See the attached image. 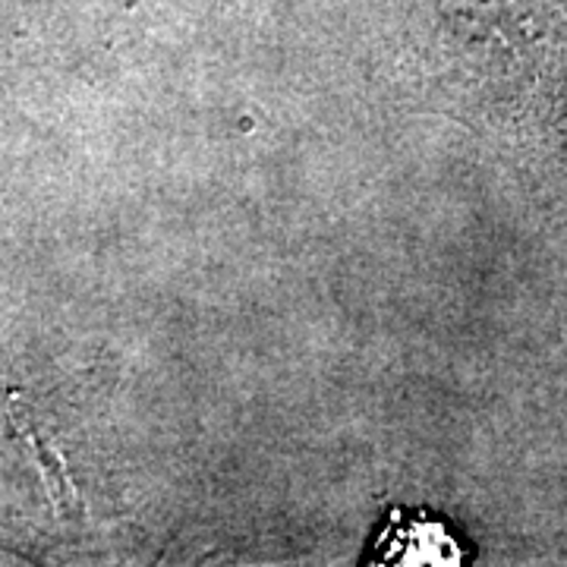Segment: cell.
Returning <instances> with one entry per match:
<instances>
[{
  "label": "cell",
  "instance_id": "cell-1",
  "mask_svg": "<svg viewBox=\"0 0 567 567\" xmlns=\"http://www.w3.org/2000/svg\"><path fill=\"white\" fill-rule=\"evenodd\" d=\"M369 555V565H464L466 551L439 517L391 507Z\"/></svg>",
  "mask_w": 567,
  "mask_h": 567
}]
</instances>
